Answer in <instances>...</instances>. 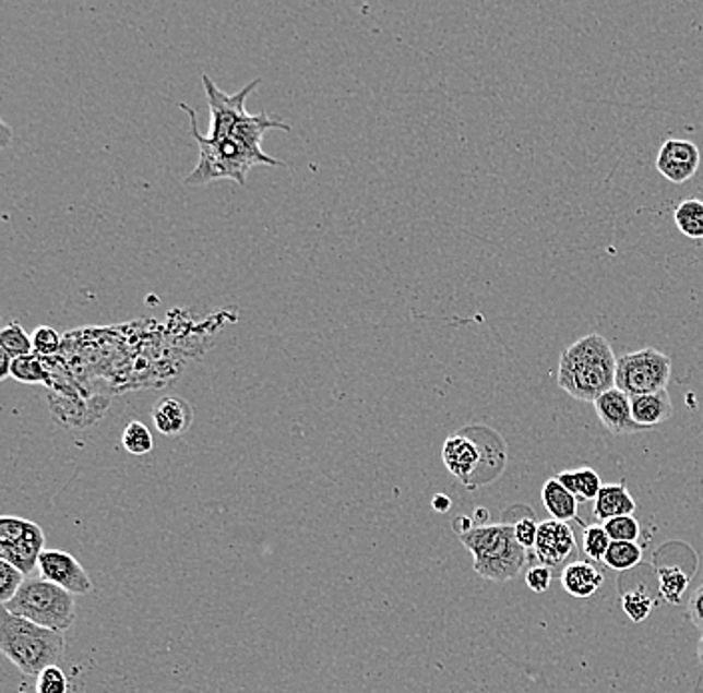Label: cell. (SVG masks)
Instances as JSON below:
<instances>
[{
    "label": "cell",
    "instance_id": "cell-26",
    "mask_svg": "<svg viewBox=\"0 0 703 693\" xmlns=\"http://www.w3.org/2000/svg\"><path fill=\"white\" fill-rule=\"evenodd\" d=\"M611 540L608 531L604 528V524H592L584 529V538H582V550L586 553L589 560L594 562H604V555L610 550Z\"/></svg>",
    "mask_w": 703,
    "mask_h": 693
},
{
    "label": "cell",
    "instance_id": "cell-17",
    "mask_svg": "<svg viewBox=\"0 0 703 693\" xmlns=\"http://www.w3.org/2000/svg\"><path fill=\"white\" fill-rule=\"evenodd\" d=\"M632 414L635 423L642 426L644 430L668 422L674 414V404L669 398L668 390L644 394V396H633Z\"/></svg>",
    "mask_w": 703,
    "mask_h": 693
},
{
    "label": "cell",
    "instance_id": "cell-30",
    "mask_svg": "<svg viewBox=\"0 0 703 693\" xmlns=\"http://www.w3.org/2000/svg\"><path fill=\"white\" fill-rule=\"evenodd\" d=\"M36 693H69V678L59 666H48L36 676Z\"/></svg>",
    "mask_w": 703,
    "mask_h": 693
},
{
    "label": "cell",
    "instance_id": "cell-5",
    "mask_svg": "<svg viewBox=\"0 0 703 693\" xmlns=\"http://www.w3.org/2000/svg\"><path fill=\"white\" fill-rule=\"evenodd\" d=\"M2 608L11 611L12 616H19L60 634L71 628L76 616V604L72 594L43 577L26 580L19 594Z\"/></svg>",
    "mask_w": 703,
    "mask_h": 693
},
{
    "label": "cell",
    "instance_id": "cell-6",
    "mask_svg": "<svg viewBox=\"0 0 703 693\" xmlns=\"http://www.w3.org/2000/svg\"><path fill=\"white\" fill-rule=\"evenodd\" d=\"M671 378V358L656 348H644L618 358L616 389L630 398L668 389Z\"/></svg>",
    "mask_w": 703,
    "mask_h": 693
},
{
    "label": "cell",
    "instance_id": "cell-11",
    "mask_svg": "<svg viewBox=\"0 0 703 693\" xmlns=\"http://www.w3.org/2000/svg\"><path fill=\"white\" fill-rule=\"evenodd\" d=\"M574 550L575 534L568 522L546 519L539 524L534 553L541 564L558 567L563 560H568L574 553Z\"/></svg>",
    "mask_w": 703,
    "mask_h": 693
},
{
    "label": "cell",
    "instance_id": "cell-35",
    "mask_svg": "<svg viewBox=\"0 0 703 693\" xmlns=\"http://www.w3.org/2000/svg\"><path fill=\"white\" fill-rule=\"evenodd\" d=\"M474 528H476V524H474L472 517L457 516L454 519V531H456L457 536H464V534H468L469 529Z\"/></svg>",
    "mask_w": 703,
    "mask_h": 693
},
{
    "label": "cell",
    "instance_id": "cell-20",
    "mask_svg": "<svg viewBox=\"0 0 703 693\" xmlns=\"http://www.w3.org/2000/svg\"><path fill=\"white\" fill-rule=\"evenodd\" d=\"M674 223L690 240H703V200H683L674 211Z\"/></svg>",
    "mask_w": 703,
    "mask_h": 693
},
{
    "label": "cell",
    "instance_id": "cell-40",
    "mask_svg": "<svg viewBox=\"0 0 703 693\" xmlns=\"http://www.w3.org/2000/svg\"><path fill=\"white\" fill-rule=\"evenodd\" d=\"M698 659L703 664V634L702 640H700V644H698Z\"/></svg>",
    "mask_w": 703,
    "mask_h": 693
},
{
    "label": "cell",
    "instance_id": "cell-28",
    "mask_svg": "<svg viewBox=\"0 0 703 693\" xmlns=\"http://www.w3.org/2000/svg\"><path fill=\"white\" fill-rule=\"evenodd\" d=\"M601 490V480L599 474L592 468H580L574 470V495L580 498L582 502L587 500H596Z\"/></svg>",
    "mask_w": 703,
    "mask_h": 693
},
{
    "label": "cell",
    "instance_id": "cell-2",
    "mask_svg": "<svg viewBox=\"0 0 703 693\" xmlns=\"http://www.w3.org/2000/svg\"><path fill=\"white\" fill-rule=\"evenodd\" d=\"M180 108L190 117L192 136L199 142L200 148L199 165L188 175V187H202L216 180H233L245 187L250 168L260 165L282 166L281 160L269 154L252 153L242 142L236 141L235 136H226L223 141H211L208 136H202L196 127V112L187 105H180Z\"/></svg>",
    "mask_w": 703,
    "mask_h": 693
},
{
    "label": "cell",
    "instance_id": "cell-1",
    "mask_svg": "<svg viewBox=\"0 0 703 693\" xmlns=\"http://www.w3.org/2000/svg\"><path fill=\"white\" fill-rule=\"evenodd\" d=\"M616 370L618 358L610 342L599 334H589L563 350L558 386L572 398L594 404L604 392L616 389Z\"/></svg>",
    "mask_w": 703,
    "mask_h": 693
},
{
    "label": "cell",
    "instance_id": "cell-13",
    "mask_svg": "<svg viewBox=\"0 0 703 693\" xmlns=\"http://www.w3.org/2000/svg\"><path fill=\"white\" fill-rule=\"evenodd\" d=\"M442 459H444L445 470L460 482L468 483L472 476L480 468V446L469 435H450L442 447Z\"/></svg>",
    "mask_w": 703,
    "mask_h": 693
},
{
    "label": "cell",
    "instance_id": "cell-3",
    "mask_svg": "<svg viewBox=\"0 0 703 693\" xmlns=\"http://www.w3.org/2000/svg\"><path fill=\"white\" fill-rule=\"evenodd\" d=\"M64 635L28 622L11 611H0V652L24 676H38L48 666H57L64 654Z\"/></svg>",
    "mask_w": 703,
    "mask_h": 693
},
{
    "label": "cell",
    "instance_id": "cell-18",
    "mask_svg": "<svg viewBox=\"0 0 703 693\" xmlns=\"http://www.w3.org/2000/svg\"><path fill=\"white\" fill-rule=\"evenodd\" d=\"M541 502L548 510L551 519L558 522H568L577 517V498L572 492H568L558 478H550L541 488Z\"/></svg>",
    "mask_w": 703,
    "mask_h": 693
},
{
    "label": "cell",
    "instance_id": "cell-24",
    "mask_svg": "<svg viewBox=\"0 0 703 693\" xmlns=\"http://www.w3.org/2000/svg\"><path fill=\"white\" fill-rule=\"evenodd\" d=\"M11 377L24 384H48V372L40 356L28 354L12 362Z\"/></svg>",
    "mask_w": 703,
    "mask_h": 693
},
{
    "label": "cell",
    "instance_id": "cell-34",
    "mask_svg": "<svg viewBox=\"0 0 703 693\" xmlns=\"http://www.w3.org/2000/svg\"><path fill=\"white\" fill-rule=\"evenodd\" d=\"M688 611H690L693 625L703 634V584L693 592L690 604H688Z\"/></svg>",
    "mask_w": 703,
    "mask_h": 693
},
{
    "label": "cell",
    "instance_id": "cell-37",
    "mask_svg": "<svg viewBox=\"0 0 703 693\" xmlns=\"http://www.w3.org/2000/svg\"><path fill=\"white\" fill-rule=\"evenodd\" d=\"M0 360H2V365H0V378L4 380V378L11 377V368L12 362H14V358H12L11 354L0 350Z\"/></svg>",
    "mask_w": 703,
    "mask_h": 693
},
{
    "label": "cell",
    "instance_id": "cell-7",
    "mask_svg": "<svg viewBox=\"0 0 703 693\" xmlns=\"http://www.w3.org/2000/svg\"><path fill=\"white\" fill-rule=\"evenodd\" d=\"M45 534L35 522L24 517H0V560L19 567L28 576L35 567L45 548Z\"/></svg>",
    "mask_w": 703,
    "mask_h": 693
},
{
    "label": "cell",
    "instance_id": "cell-8",
    "mask_svg": "<svg viewBox=\"0 0 703 693\" xmlns=\"http://www.w3.org/2000/svg\"><path fill=\"white\" fill-rule=\"evenodd\" d=\"M202 84L211 108V130L206 136L211 141H223L235 130L240 120L248 117L247 96L259 86L260 81H252L236 95L223 93L208 74H202Z\"/></svg>",
    "mask_w": 703,
    "mask_h": 693
},
{
    "label": "cell",
    "instance_id": "cell-16",
    "mask_svg": "<svg viewBox=\"0 0 703 693\" xmlns=\"http://www.w3.org/2000/svg\"><path fill=\"white\" fill-rule=\"evenodd\" d=\"M635 507H638L635 500L625 483H608V486H601L598 498H596L594 517L601 524H606L613 517L633 516Z\"/></svg>",
    "mask_w": 703,
    "mask_h": 693
},
{
    "label": "cell",
    "instance_id": "cell-15",
    "mask_svg": "<svg viewBox=\"0 0 703 693\" xmlns=\"http://www.w3.org/2000/svg\"><path fill=\"white\" fill-rule=\"evenodd\" d=\"M560 582L572 598L586 599L604 586V574L592 562H572L563 567Z\"/></svg>",
    "mask_w": 703,
    "mask_h": 693
},
{
    "label": "cell",
    "instance_id": "cell-14",
    "mask_svg": "<svg viewBox=\"0 0 703 693\" xmlns=\"http://www.w3.org/2000/svg\"><path fill=\"white\" fill-rule=\"evenodd\" d=\"M153 422L163 435L187 434L192 426V406L180 396H165L154 404Z\"/></svg>",
    "mask_w": 703,
    "mask_h": 693
},
{
    "label": "cell",
    "instance_id": "cell-36",
    "mask_svg": "<svg viewBox=\"0 0 703 693\" xmlns=\"http://www.w3.org/2000/svg\"><path fill=\"white\" fill-rule=\"evenodd\" d=\"M432 507H434L438 514H445L452 507V500L445 494H436L434 500H432Z\"/></svg>",
    "mask_w": 703,
    "mask_h": 693
},
{
    "label": "cell",
    "instance_id": "cell-39",
    "mask_svg": "<svg viewBox=\"0 0 703 693\" xmlns=\"http://www.w3.org/2000/svg\"><path fill=\"white\" fill-rule=\"evenodd\" d=\"M9 139H11V129L7 127V122H2V146H9Z\"/></svg>",
    "mask_w": 703,
    "mask_h": 693
},
{
    "label": "cell",
    "instance_id": "cell-23",
    "mask_svg": "<svg viewBox=\"0 0 703 693\" xmlns=\"http://www.w3.org/2000/svg\"><path fill=\"white\" fill-rule=\"evenodd\" d=\"M0 350L11 354L14 360L28 356V354H35L33 336L19 322H11L7 328L0 332Z\"/></svg>",
    "mask_w": 703,
    "mask_h": 693
},
{
    "label": "cell",
    "instance_id": "cell-10",
    "mask_svg": "<svg viewBox=\"0 0 703 693\" xmlns=\"http://www.w3.org/2000/svg\"><path fill=\"white\" fill-rule=\"evenodd\" d=\"M700 165H702V154L695 142L668 139L659 146L656 158L657 172L674 184H683L692 180Z\"/></svg>",
    "mask_w": 703,
    "mask_h": 693
},
{
    "label": "cell",
    "instance_id": "cell-25",
    "mask_svg": "<svg viewBox=\"0 0 703 693\" xmlns=\"http://www.w3.org/2000/svg\"><path fill=\"white\" fill-rule=\"evenodd\" d=\"M122 446L132 456L151 454L154 447L153 432L142 422H130L122 432Z\"/></svg>",
    "mask_w": 703,
    "mask_h": 693
},
{
    "label": "cell",
    "instance_id": "cell-22",
    "mask_svg": "<svg viewBox=\"0 0 703 693\" xmlns=\"http://www.w3.org/2000/svg\"><path fill=\"white\" fill-rule=\"evenodd\" d=\"M657 599L647 594L645 586L628 589L621 594V610L633 623H642L656 608Z\"/></svg>",
    "mask_w": 703,
    "mask_h": 693
},
{
    "label": "cell",
    "instance_id": "cell-27",
    "mask_svg": "<svg viewBox=\"0 0 703 693\" xmlns=\"http://www.w3.org/2000/svg\"><path fill=\"white\" fill-rule=\"evenodd\" d=\"M24 582H26V577L19 567L0 560V604L2 606L9 604L19 594Z\"/></svg>",
    "mask_w": 703,
    "mask_h": 693
},
{
    "label": "cell",
    "instance_id": "cell-9",
    "mask_svg": "<svg viewBox=\"0 0 703 693\" xmlns=\"http://www.w3.org/2000/svg\"><path fill=\"white\" fill-rule=\"evenodd\" d=\"M38 572L43 580L67 589L72 596H86L94 588L83 564L72 553L62 550H45L38 560Z\"/></svg>",
    "mask_w": 703,
    "mask_h": 693
},
{
    "label": "cell",
    "instance_id": "cell-31",
    "mask_svg": "<svg viewBox=\"0 0 703 693\" xmlns=\"http://www.w3.org/2000/svg\"><path fill=\"white\" fill-rule=\"evenodd\" d=\"M31 336H33V350L36 356L48 358V356L59 353L60 336L57 330L50 328V326H40Z\"/></svg>",
    "mask_w": 703,
    "mask_h": 693
},
{
    "label": "cell",
    "instance_id": "cell-21",
    "mask_svg": "<svg viewBox=\"0 0 703 693\" xmlns=\"http://www.w3.org/2000/svg\"><path fill=\"white\" fill-rule=\"evenodd\" d=\"M644 550L638 541H611L610 550L604 555V564L616 572H628L642 564Z\"/></svg>",
    "mask_w": 703,
    "mask_h": 693
},
{
    "label": "cell",
    "instance_id": "cell-19",
    "mask_svg": "<svg viewBox=\"0 0 703 693\" xmlns=\"http://www.w3.org/2000/svg\"><path fill=\"white\" fill-rule=\"evenodd\" d=\"M692 576H688L680 565H664L657 572V584L659 594L671 606H680L681 599L690 588Z\"/></svg>",
    "mask_w": 703,
    "mask_h": 693
},
{
    "label": "cell",
    "instance_id": "cell-32",
    "mask_svg": "<svg viewBox=\"0 0 703 693\" xmlns=\"http://www.w3.org/2000/svg\"><path fill=\"white\" fill-rule=\"evenodd\" d=\"M538 531L539 524L534 516L522 517L514 524V536H516L517 543L524 546L526 550H534L536 540H538Z\"/></svg>",
    "mask_w": 703,
    "mask_h": 693
},
{
    "label": "cell",
    "instance_id": "cell-12",
    "mask_svg": "<svg viewBox=\"0 0 703 693\" xmlns=\"http://www.w3.org/2000/svg\"><path fill=\"white\" fill-rule=\"evenodd\" d=\"M596 416L599 422L606 426V430L611 434H635V432H644L642 426H638L633 420L632 414V398L621 392L620 389H611L604 392L596 402Z\"/></svg>",
    "mask_w": 703,
    "mask_h": 693
},
{
    "label": "cell",
    "instance_id": "cell-33",
    "mask_svg": "<svg viewBox=\"0 0 703 693\" xmlns=\"http://www.w3.org/2000/svg\"><path fill=\"white\" fill-rule=\"evenodd\" d=\"M526 586L534 594L548 592L551 586V567L544 564L532 565L526 572Z\"/></svg>",
    "mask_w": 703,
    "mask_h": 693
},
{
    "label": "cell",
    "instance_id": "cell-4",
    "mask_svg": "<svg viewBox=\"0 0 703 693\" xmlns=\"http://www.w3.org/2000/svg\"><path fill=\"white\" fill-rule=\"evenodd\" d=\"M464 548L474 558V572L496 584L510 582L524 570L527 550L520 546L510 524L476 526L460 536Z\"/></svg>",
    "mask_w": 703,
    "mask_h": 693
},
{
    "label": "cell",
    "instance_id": "cell-29",
    "mask_svg": "<svg viewBox=\"0 0 703 693\" xmlns=\"http://www.w3.org/2000/svg\"><path fill=\"white\" fill-rule=\"evenodd\" d=\"M604 528L608 531L611 541H638L642 534L640 522L633 516L613 517L604 524Z\"/></svg>",
    "mask_w": 703,
    "mask_h": 693
},
{
    "label": "cell",
    "instance_id": "cell-38",
    "mask_svg": "<svg viewBox=\"0 0 703 693\" xmlns=\"http://www.w3.org/2000/svg\"><path fill=\"white\" fill-rule=\"evenodd\" d=\"M472 519L476 522V526H488V522H490V512H488L486 507H478Z\"/></svg>",
    "mask_w": 703,
    "mask_h": 693
}]
</instances>
